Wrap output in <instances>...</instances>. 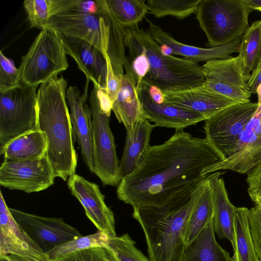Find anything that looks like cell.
<instances>
[{"mask_svg":"<svg viewBox=\"0 0 261 261\" xmlns=\"http://www.w3.org/2000/svg\"><path fill=\"white\" fill-rule=\"evenodd\" d=\"M211 174L161 206H133L145 235L150 261H182L189 219Z\"/></svg>","mask_w":261,"mask_h":261,"instance_id":"cell-2","label":"cell"},{"mask_svg":"<svg viewBox=\"0 0 261 261\" xmlns=\"http://www.w3.org/2000/svg\"><path fill=\"white\" fill-rule=\"evenodd\" d=\"M259 107L261 108V103H260V104H259Z\"/></svg>","mask_w":261,"mask_h":261,"instance_id":"cell-47","label":"cell"},{"mask_svg":"<svg viewBox=\"0 0 261 261\" xmlns=\"http://www.w3.org/2000/svg\"><path fill=\"white\" fill-rule=\"evenodd\" d=\"M67 55L57 31L48 27L41 30L18 68L21 84L38 87L57 77L69 66Z\"/></svg>","mask_w":261,"mask_h":261,"instance_id":"cell-7","label":"cell"},{"mask_svg":"<svg viewBox=\"0 0 261 261\" xmlns=\"http://www.w3.org/2000/svg\"><path fill=\"white\" fill-rule=\"evenodd\" d=\"M248 217L251 235L261 261V207L255 205L249 209Z\"/></svg>","mask_w":261,"mask_h":261,"instance_id":"cell-37","label":"cell"},{"mask_svg":"<svg viewBox=\"0 0 261 261\" xmlns=\"http://www.w3.org/2000/svg\"><path fill=\"white\" fill-rule=\"evenodd\" d=\"M201 67L205 78L203 87L237 103L250 102L251 93L247 86L249 79L243 72L238 56L211 60Z\"/></svg>","mask_w":261,"mask_h":261,"instance_id":"cell-12","label":"cell"},{"mask_svg":"<svg viewBox=\"0 0 261 261\" xmlns=\"http://www.w3.org/2000/svg\"><path fill=\"white\" fill-rule=\"evenodd\" d=\"M9 210L16 221L47 254L56 247L82 236L61 218L42 217L10 207Z\"/></svg>","mask_w":261,"mask_h":261,"instance_id":"cell-13","label":"cell"},{"mask_svg":"<svg viewBox=\"0 0 261 261\" xmlns=\"http://www.w3.org/2000/svg\"><path fill=\"white\" fill-rule=\"evenodd\" d=\"M107 6L116 20L124 27L138 24L148 13L144 0H105Z\"/></svg>","mask_w":261,"mask_h":261,"instance_id":"cell-31","label":"cell"},{"mask_svg":"<svg viewBox=\"0 0 261 261\" xmlns=\"http://www.w3.org/2000/svg\"><path fill=\"white\" fill-rule=\"evenodd\" d=\"M71 10L88 14H96L99 13L100 5L98 0H77L75 7Z\"/></svg>","mask_w":261,"mask_h":261,"instance_id":"cell-40","label":"cell"},{"mask_svg":"<svg viewBox=\"0 0 261 261\" xmlns=\"http://www.w3.org/2000/svg\"><path fill=\"white\" fill-rule=\"evenodd\" d=\"M56 177L46 155L35 160H4L0 167L1 186L28 193L47 189Z\"/></svg>","mask_w":261,"mask_h":261,"instance_id":"cell-11","label":"cell"},{"mask_svg":"<svg viewBox=\"0 0 261 261\" xmlns=\"http://www.w3.org/2000/svg\"><path fill=\"white\" fill-rule=\"evenodd\" d=\"M247 192L255 205L261 207V160L247 173Z\"/></svg>","mask_w":261,"mask_h":261,"instance_id":"cell-38","label":"cell"},{"mask_svg":"<svg viewBox=\"0 0 261 261\" xmlns=\"http://www.w3.org/2000/svg\"><path fill=\"white\" fill-rule=\"evenodd\" d=\"M99 13L88 14L72 10L51 17L46 27L60 34L77 38L98 49L109 57L114 73L123 76L126 60L125 53V27L108 9L105 0H98Z\"/></svg>","mask_w":261,"mask_h":261,"instance_id":"cell-4","label":"cell"},{"mask_svg":"<svg viewBox=\"0 0 261 261\" xmlns=\"http://www.w3.org/2000/svg\"><path fill=\"white\" fill-rule=\"evenodd\" d=\"M105 248L113 261H150L128 233L110 238Z\"/></svg>","mask_w":261,"mask_h":261,"instance_id":"cell-34","label":"cell"},{"mask_svg":"<svg viewBox=\"0 0 261 261\" xmlns=\"http://www.w3.org/2000/svg\"><path fill=\"white\" fill-rule=\"evenodd\" d=\"M248 210L236 207L233 222L234 245L232 261H260L251 235Z\"/></svg>","mask_w":261,"mask_h":261,"instance_id":"cell-28","label":"cell"},{"mask_svg":"<svg viewBox=\"0 0 261 261\" xmlns=\"http://www.w3.org/2000/svg\"><path fill=\"white\" fill-rule=\"evenodd\" d=\"M256 93L258 94V103H261V85L258 88Z\"/></svg>","mask_w":261,"mask_h":261,"instance_id":"cell-46","label":"cell"},{"mask_svg":"<svg viewBox=\"0 0 261 261\" xmlns=\"http://www.w3.org/2000/svg\"><path fill=\"white\" fill-rule=\"evenodd\" d=\"M37 88L21 84L0 93V144L37 129Z\"/></svg>","mask_w":261,"mask_h":261,"instance_id":"cell-9","label":"cell"},{"mask_svg":"<svg viewBox=\"0 0 261 261\" xmlns=\"http://www.w3.org/2000/svg\"><path fill=\"white\" fill-rule=\"evenodd\" d=\"M182 261H232L229 253L216 240L213 219L187 247Z\"/></svg>","mask_w":261,"mask_h":261,"instance_id":"cell-26","label":"cell"},{"mask_svg":"<svg viewBox=\"0 0 261 261\" xmlns=\"http://www.w3.org/2000/svg\"><path fill=\"white\" fill-rule=\"evenodd\" d=\"M246 5L253 10L261 11V0H244Z\"/></svg>","mask_w":261,"mask_h":261,"instance_id":"cell-44","label":"cell"},{"mask_svg":"<svg viewBox=\"0 0 261 261\" xmlns=\"http://www.w3.org/2000/svg\"><path fill=\"white\" fill-rule=\"evenodd\" d=\"M67 82L62 75L41 84L37 93V129L46 135V156L56 177L75 174L77 158L67 106Z\"/></svg>","mask_w":261,"mask_h":261,"instance_id":"cell-3","label":"cell"},{"mask_svg":"<svg viewBox=\"0 0 261 261\" xmlns=\"http://www.w3.org/2000/svg\"><path fill=\"white\" fill-rule=\"evenodd\" d=\"M90 81L87 79L82 94L77 87L69 86L66 91V97L70 109L74 141L79 144L86 165L93 173L91 113L90 106L86 104Z\"/></svg>","mask_w":261,"mask_h":261,"instance_id":"cell-17","label":"cell"},{"mask_svg":"<svg viewBox=\"0 0 261 261\" xmlns=\"http://www.w3.org/2000/svg\"><path fill=\"white\" fill-rule=\"evenodd\" d=\"M221 174L212 184L213 202V226L215 233L219 239H227L234 245V216L236 207L229 200Z\"/></svg>","mask_w":261,"mask_h":261,"instance_id":"cell-23","label":"cell"},{"mask_svg":"<svg viewBox=\"0 0 261 261\" xmlns=\"http://www.w3.org/2000/svg\"><path fill=\"white\" fill-rule=\"evenodd\" d=\"M47 140L43 132L35 129L24 133L1 146L0 154L4 160H28L46 155Z\"/></svg>","mask_w":261,"mask_h":261,"instance_id":"cell-25","label":"cell"},{"mask_svg":"<svg viewBox=\"0 0 261 261\" xmlns=\"http://www.w3.org/2000/svg\"><path fill=\"white\" fill-rule=\"evenodd\" d=\"M65 50L75 61L86 79L105 89L108 63L102 53L95 47L80 39L59 33Z\"/></svg>","mask_w":261,"mask_h":261,"instance_id":"cell-21","label":"cell"},{"mask_svg":"<svg viewBox=\"0 0 261 261\" xmlns=\"http://www.w3.org/2000/svg\"><path fill=\"white\" fill-rule=\"evenodd\" d=\"M238 53L243 72L249 79L261 63V19L253 22L242 36Z\"/></svg>","mask_w":261,"mask_h":261,"instance_id":"cell-30","label":"cell"},{"mask_svg":"<svg viewBox=\"0 0 261 261\" xmlns=\"http://www.w3.org/2000/svg\"><path fill=\"white\" fill-rule=\"evenodd\" d=\"M126 28L141 45L149 62V71L142 82L155 86L163 92L202 85L204 75L198 63L163 53L147 30L140 29L138 24Z\"/></svg>","mask_w":261,"mask_h":261,"instance_id":"cell-5","label":"cell"},{"mask_svg":"<svg viewBox=\"0 0 261 261\" xmlns=\"http://www.w3.org/2000/svg\"><path fill=\"white\" fill-rule=\"evenodd\" d=\"M67 185L98 230L111 238L117 236L114 214L107 205L99 186L76 174L68 178Z\"/></svg>","mask_w":261,"mask_h":261,"instance_id":"cell-15","label":"cell"},{"mask_svg":"<svg viewBox=\"0 0 261 261\" xmlns=\"http://www.w3.org/2000/svg\"><path fill=\"white\" fill-rule=\"evenodd\" d=\"M261 160V108L240 134L231 154L208 167L204 174L220 170H230L241 174L248 173Z\"/></svg>","mask_w":261,"mask_h":261,"instance_id":"cell-14","label":"cell"},{"mask_svg":"<svg viewBox=\"0 0 261 261\" xmlns=\"http://www.w3.org/2000/svg\"><path fill=\"white\" fill-rule=\"evenodd\" d=\"M164 102L199 113L207 119L236 103L202 85L184 90L163 92Z\"/></svg>","mask_w":261,"mask_h":261,"instance_id":"cell-20","label":"cell"},{"mask_svg":"<svg viewBox=\"0 0 261 261\" xmlns=\"http://www.w3.org/2000/svg\"><path fill=\"white\" fill-rule=\"evenodd\" d=\"M0 261H32L14 255L0 256Z\"/></svg>","mask_w":261,"mask_h":261,"instance_id":"cell-45","label":"cell"},{"mask_svg":"<svg viewBox=\"0 0 261 261\" xmlns=\"http://www.w3.org/2000/svg\"><path fill=\"white\" fill-rule=\"evenodd\" d=\"M259 107L258 102L236 103L205 120V137L223 161L230 156L237 139Z\"/></svg>","mask_w":261,"mask_h":261,"instance_id":"cell-10","label":"cell"},{"mask_svg":"<svg viewBox=\"0 0 261 261\" xmlns=\"http://www.w3.org/2000/svg\"><path fill=\"white\" fill-rule=\"evenodd\" d=\"M223 173L218 171L211 174L209 182L197 202L186 228L185 239L187 246L213 219L212 184L217 176Z\"/></svg>","mask_w":261,"mask_h":261,"instance_id":"cell-27","label":"cell"},{"mask_svg":"<svg viewBox=\"0 0 261 261\" xmlns=\"http://www.w3.org/2000/svg\"><path fill=\"white\" fill-rule=\"evenodd\" d=\"M144 118L156 126L183 129L187 126L205 121L202 115L167 103H158L150 96L148 86L142 82L138 90Z\"/></svg>","mask_w":261,"mask_h":261,"instance_id":"cell-19","label":"cell"},{"mask_svg":"<svg viewBox=\"0 0 261 261\" xmlns=\"http://www.w3.org/2000/svg\"><path fill=\"white\" fill-rule=\"evenodd\" d=\"M149 24L147 31L161 48L163 53L182 56L196 63L213 60L229 58L233 53H238L242 37L223 46L201 48L185 44L175 40L170 34L163 31L158 25L146 19Z\"/></svg>","mask_w":261,"mask_h":261,"instance_id":"cell-18","label":"cell"},{"mask_svg":"<svg viewBox=\"0 0 261 261\" xmlns=\"http://www.w3.org/2000/svg\"><path fill=\"white\" fill-rule=\"evenodd\" d=\"M220 160L206 139L176 129L164 143L150 146L136 169L123 176L118 198L133 206H161L202 181Z\"/></svg>","mask_w":261,"mask_h":261,"instance_id":"cell-1","label":"cell"},{"mask_svg":"<svg viewBox=\"0 0 261 261\" xmlns=\"http://www.w3.org/2000/svg\"><path fill=\"white\" fill-rule=\"evenodd\" d=\"M260 85L261 63L251 73L247 86L251 94H255Z\"/></svg>","mask_w":261,"mask_h":261,"instance_id":"cell-41","label":"cell"},{"mask_svg":"<svg viewBox=\"0 0 261 261\" xmlns=\"http://www.w3.org/2000/svg\"><path fill=\"white\" fill-rule=\"evenodd\" d=\"M14 255L32 261H49L13 217L0 192V256Z\"/></svg>","mask_w":261,"mask_h":261,"instance_id":"cell-16","label":"cell"},{"mask_svg":"<svg viewBox=\"0 0 261 261\" xmlns=\"http://www.w3.org/2000/svg\"><path fill=\"white\" fill-rule=\"evenodd\" d=\"M146 85L148 87L150 96L153 100L158 103H164V97L163 91L155 86Z\"/></svg>","mask_w":261,"mask_h":261,"instance_id":"cell-43","label":"cell"},{"mask_svg":"<svg viewBox=\"0 0 261 261\" xmlns=\"http://www.w3.org/2000/svg\"><path fill=\"white\" fill-rule=\"evenodd\" d=\"M21 84L18 68L13 62L0 51V93H4Z\"/></svg>","mask_w":261,"mask_h":261,"instance_id":"cell-35","label":"cell"},{"mask_svg":"<svg viewBox=\"0 0 261 261\" xmlns=\"http://www.w3.org/2000/svg\"><path fill=\"white\" fill-rule=\"evenodd\" d=\"M76 3L77 0H25L23 5L30 27L42 30L51 17L71 10Z\"/></svg>","mask_w":261,"mask_h":261,"instance_id":"cell-29","label":"cell"},{"mask_svg":"<svg viewBox=\"0 0 261 261\" xmlns=\"http://www.w3.org/2000/svg\"><path fill=\"white\" fill-rule=\"evenodd\" d=\"M97 97L99 101L100 107L102 111L110 117L112 111L113 102L106 94L101 89L97 88Z\"/></svg>","mask_w":261,"mask_h":261,"instance_id":"cell-42","label":"cell"},{"mask_svg":"<svg viewBox=\"0 0 261 261\" xmlns=\"http://www.w3.org/2000/svg\"><path fill=\"white\" fill-rule=\"evenodd\" d=\"M252 11L244 0H200L195 14L208 46L214 47L242 37Z\"/></svg>","mask_w":261,"mask_h":261,"instance_id":"cell-6","label":"cell"},{"mask_svg":"<svg viewBox=\"0 0 261 261\" xmlns=\"http://www.w3.org/2000/svg\"><path fill=\"white\" fill-rule=\"evenodd\" d=\"M200 0H148V13L155 17L172 16L184 19L195 13Z\"/></svg>","mask_w":261,"mask_h":261,"instance_id":"cell-32","label":"cell"},{"mask_svg":"<svg viewBox=\"0 0 261 261\" xmlns=\"http://www.w3.org/2000/svg\"><path fill=\"white\" fill-rule=\"evenodd\" d=\"M98 85L89 97L91 113L93 162L94 173L104 186L118 185L123 177L117 154L109 118L100 109L97 97Z\"/></svg>","mask_w":261,"mask_h":261,"instance_id":"cell-8","label":"cell"},{"mask_svg":"<svg viewBox=\"0 0 261 261\" xmlns=\"http://www.w3.org/2000/svg\"><path fill=\"white\" fill-rule=\"evenodd\" d=\"M49 261H113L103 247L92 248Z\"/></svg>","mask_w":261,"mask_h":261,"instance_id":"cell-36","label":"cell"},{"mask_svg":"<svg viewBox=\"0 0 261 261\" xmlns=\"http://www.w3.org/2000/svg\"><path fill=\"white\" fill-rule=\"evenodd\" d=\"M111 238L103 232L82 236L65 243L49 251L47 255L49 260H54L80 251L95 248H105Z\"/></svg>","mask_w":261,"mask_h":261,"instance_id":"cell-33","label":"cell"},{"mask_svg":"<svg viewBox=\"0 0 261 261\" xmlns=\"http://www.w3.org/2000/svg\"><path fill=\"white\" fill-rule=\"evenodd\" d=\"M112 111L117 119L127 129L139 119L144 118L140 101L136 83L130 71L125 70L121 86L116 99L113 102Z\"/></svg>","mask_w":261,"mask_h":261,"instance_id":"cell-24","label":"cell"},{"mask_svg":"<svg viewBox=\"0 0 261 261\" xmlns=\"http://www.w3.org/2000/svg\"><path fill=\"white\" fill-rule=\"evenodd\" d=\"M156 127L144 118L126 129L124 147L120 167L122 176L132 173L138 166L149 145L151 134Z\"/></svg>","mask_w":261,"mask_h":261,"instance_id":"cell-22","label":"cell"},{"mask_svg":"<svg viewBox=\"0 0 261 261\" xmlns=\"http://www.w3.org/2000/svg\"><path fill=\"white\" fill-rule=\"evenodd\" d=\"M106 60L108 63L107 85L105 89H101L106 93L113 103L120 91L123 76L114 73L109 57H107Z\"/></svg>","mask_w":261,"mask_h":261,"instance_id":"cell-39","label":"cell"}]
</instances>
